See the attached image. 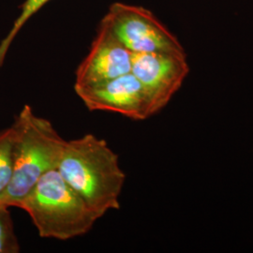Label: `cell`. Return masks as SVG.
<instances>
[{
	"instance_id": "1",
	"label": "cell",
	"mask_w": 253,
	"mask_h": 253,
	"mask_svg": "<svg viewBox=\"0 0 253 253\" xmlns=\"http://www.w3.org/2000/svg\"><path fill=\"white\" fill-rule=\"evenodd\" d=\"M56 170L99 217L120 208L126 174L105 140L87 133L66 141Z\"/></svg>"
},
{
	"instance_id": "2",
	"label": "cell",
	"mask_w": 253,
	"mask_h": 253,
	"mask_svg": "<svg viewBox=\"0 0 253 253\" xmlns=\"http://www.w3.org/2000/svg\"><path fill=\"white\" fill-rule=\"evenodd\" d=\"M12 174L0 196V206L17 208L39 180L56 169L66 140L52 122L36 116L25 105L12 125Z\"/></svg>"
},
{
	"instance_id": "3",
	"label": "cell",
	"mask_w": 253,
	"mask_h": 253,
	"mask_svg": "<svg viewBox=\"0 0 253 253\" xmlns=\"http://www.w3.org/2000/svg\"><path fill=\"white\" fill-rule=\"evenodd\" d=\"M17 208L25 210L42 238L69 240L86 235L100 218L54 169Z\"/></svg>"
},
{
	"instance_id": "4",
	"label": "cell",
	"mask_w": 253,
	"mask_h": 253,
	"mask_svg": "<svg viewBox=\"0 0 253 253\" xmlns=\"http://www.w3.org/2000/svg\"><path fill=\"white\" fill-rule=\"evenodd\" d=\"M102 20L132 54L186 53L178 39L144 7L117 2L109 7Z\"/></svg>"
},
{
	"instance_id": "5",
	"label": "cell",
	"mask_w": 253,
	"mask_h": 253,
	"mask_svg": "<svg viewBox=\"0 0 253 253\" xmlns=\"http://www.w3.org/2000/svg\"><path fill=\"white\" fill-rule=\"evenodd\" d=\"M190 73L187 54L169 52L132 54L131 73L142 84L152 116L164 108Z\"/></svg>"
},
{
	"instance_id": "6",
	"label": "cell",
	"mask_w": 253,
	"mask_h": 253,
	"mask_svg": "<svg viewBox=\"0 0 253 253\" xmlns=\"http://www.w3.org/2000/svg\"><path fill=\"white\" fill-rule=\"evenodd\" d=\"M74 90L92 112L118 113L133 120L152 117L145 89L131 73L97 84L74 87Z\"/></svg>"
},
{
	"instance_id": "7",
	"label": "cell",
	"mask_w": 253,
	"mask_h": 253,
	"mask_svg": "<svg viewBox=\"0 0 253 253\" xmlns=\"http://www.w3.org/2000/svg\"><path fill=\"white\" fill-rule=\"evenodd\" d=\"M132 53L101 20L90 50L75 72L74 87L88 86L131 73Z\"/></svg>"
},
{
	"instance_id": "8",
	"label": "cell",
	"mask_w": 253,
	"mask_h": 253,
	"mask_svg": "<svg viewBox=\"0 0 253 253\" xmlns=\"http://www.w3.org/2000/svg\"><path fill=\"white\" fill-rule=\"evenodd\" d=\"M49 1L51 0H26L23 3V5L21 6V11L19 13L18 17L14 21L8 35L0 42V68L4 64L9 47L13 42L15 37L18 35L19 32L29 21V19L33 15H35L37 12Z\"/></svg>"
},
{
	"instance_id": "9",
	"label": "cell",
	"mask_w": 253,
	"mask_h": 253,
	"mask_svg": "<svg viewBox=\"0 0 253 253\" xmlns=\"http://www.w3.org/2000/svg\"><path fill=\"white\" fill-rule=\"evenodd\" d=\"M13 128L0 131V196L6 190L12 174Z\"/></svg>"
},
{
	"instance_id": "10",
	"label": "cell",
	"mask_w": 253,
	"mask_h": 253,
	"mask_svg": "<svg viewBox=\"0 0 253 253\" xmlns=\"http://www.w3.org/2000/svg\"><path fill=\"white\" fill-rule=\"evenodd\" d=\"M20 245L14 233L9 208L0 206V253H18Z\"/></svg>"
}]
</instances>
